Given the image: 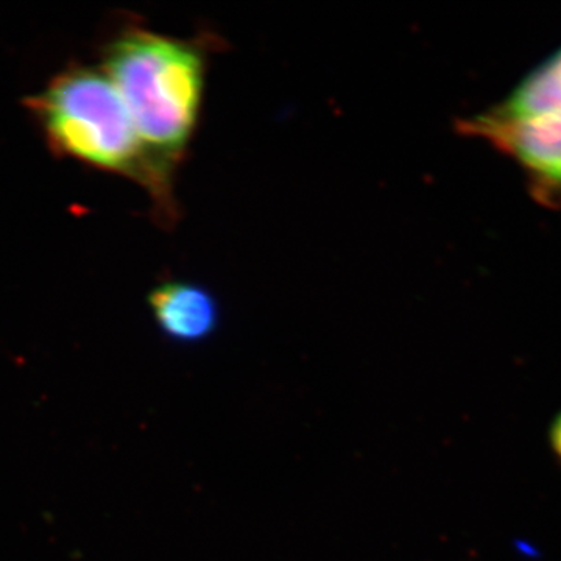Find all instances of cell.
I'll return each instance as SVG.
<instances>
[{
    "label": "cell",
    "instance_id": "obj_6",
    "mask_svg": "<svg viewBox=\"0 0 561 561\" xmlns=\"http://www.w3.org/2000/svg\"><path fill=\"white\" fill-rule=\"evenodd\" d=\"M549 437H551L553 453L557 454V457H559V460L561 461V413H559L557 419L553 420Z\"/></svg>",
    "mask_w": 561,
    "mask_h": 561
},
{
    "label": "cell",
    "instance_id": "obj_1",
    "mask_svg": "<svg viewBox=\"0 0 561 561\" xmlns=\"http://www.w3.org/2000/svg\"><path fill=\"white\" fill-rule=\"evenodd\" d=\"M102 69L130 114L144 160L147 192L161 227L175 225V175L198 119L205 92L206 47L124 24L102 47Z\"/></svg>",
    "mask_w": 561,
    "mask_h": 561
},
{
    "label": "cell",
    "instance_id": "obj_4",
    "mask_svg": "<svg viewBox=\"0 0 561 561\" xmlns=\"http://www.w3.org/2000/svg\"><path fill=\"white\" fill-rule=\"evenodd\" d=\"M151 317L164 337L198 343L219 327V305L205 287L187 280H164L147 298Z\"/></svg>",
    "mask_w": 561,
    "mask_h": 561
},
{
    "label": "cell",
    "instance_id": "obj_3",
    "mask_svg": "<svg viewBox=\"0 0 561 561\" xmlns=\"http://www.w3.org/2000/svg\"><path fill=\"white\" fill-rule=\"evenodd\" d=\"M461 131L489 140L519 162L535 197L561 206V111L511 117L490 110L461 122Z\"/></svg>",
    "mask_w": 561,
    "mask_h": 561
},
{
    "label": "cell",
    "instance_id": "obj_5",
    "mask_svg": "<svg viewBox=\"0 0 561 561\" xmlns=\"http://www.w3.org/2000/svg\"><path fill=\"white\" fill-rule=\"evenodd\" d=\"M493 111L511 117L561 111V49L530 72Z\"/></svg>",
    "mask_w": 561,
    "mask_h": 561
},
{
    "label": "cell",
    "instance_id": "obj_2",
    "mask_svg": "<svg viewBox=\"0 0 561 561\" xmlns=\"http://www.w3.org/2000/svg\"><path fill=\"white\" fill-rule=\"evenodd\" d=\"M54 153L125 176L147 191L146 160L130 114L101 66L70 65L24 99Z\"/></svg>",
    "mask_w": 561,
    "mask_h": 561
}]
</instances>
